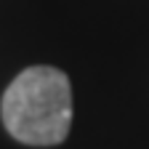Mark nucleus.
Here are the masks:
<instances>
[{
    "instance_id": "obj_1",
    "label": "nucleus",
    "mask_w": 149,
    "mask_h": 149,
    "mask_svg": "<svg viewBox=\"0 0 149 149\" xmlns=\"http://www.w3.org/2000/svg\"><path fill=\"white\" fill-rule=\"evenodd\" d=\"M6 130L27 146H56L69 136L72 85L69 77L48 64L19 72L0 101Z\"/></svg>"
}]
</instances>
